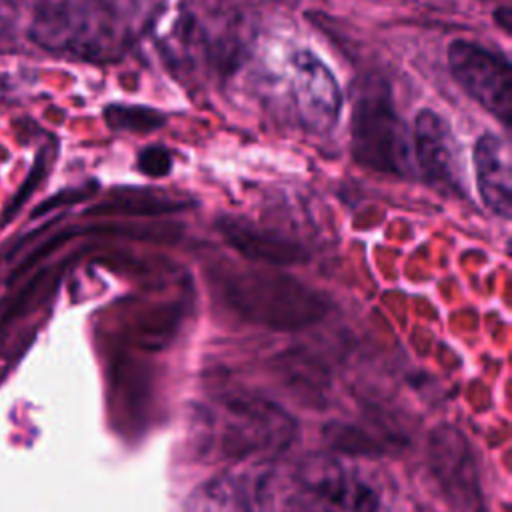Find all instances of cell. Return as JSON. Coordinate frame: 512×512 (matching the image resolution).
<instances>
[{
	"label": "cell",
	"mask_w": 512,
	"mask_h": 512,
	"mask_svg": "<svg viewBox=\"0 0 512 512\" xmlns=\"http://www.w3.org/2000/svg\"><path fill=\"white\" fill-rule=\"evenodd\" d=\"M472 164L484 206L500 218H510L512 172L506 142L500 140L496 134H482L474 144Z\"/></svg>",
	"instance_id": "8fae6325"
},
{
	"label": "cell",
	"mask_w": 512,
	"mask_h": 512,
	"mask_svg": "<svg viewBox=\"0 0 512 512\" xmlns=\"http://www.w3.org/2000/svg\"><path fill=\"white\" fill-rule=\"evenodd\" d=\"M224 296L238 314L274 330L314 324L328 308L318 292L278 272H240L226 282Z\"/></svg>",
	"instance_id": "5b68a950"
},
{
	"label": "cell",
	"mask_w": 512,
	"mask_h": 512,
	"mask_svg": "<svg viewBox=\"0 0 512 512\" xmlns=\"http://www.w3.org/2000/svg\"><path fill=\"white\" fill-rule=\"evenodd\" d=\"M0 92H8V76H0Z\"/></svg>",
	"instance_id": "2e32d148"
},
{
	"label": "cell",
	"mask_w": 512,
	"mask_h": 512,
	"mask_svg": "<svg viewBox=\"0 0 512 512\" xmlns=\"http://www.w3.org/2000/svg\"><path fill=\"white\" fill-rule=\"evenodd\" d=\"M106 124L112 130L120 132H136V134H148L164 126V114H160L154 108L148 106H136V104H110L104 110Z\"/></svg>",
	"instance_id": "7c38bea8"
},
{
	"label": "cell",
	"mask_w": 512,
	"mask_h": 512,
	"mask_svg": "<svg viewBox=\"0 0 512 512\" xmlns=\"http://www.w3.org/2000/svg\"><path fill=\"white\" fill-rule=\"evenodd\" d=\"M92 192H94V186H90V188H82V190H64V192H60V194H56V196L48 198L42 206H38V208L32 212V216L36 218V216H40V214H44V212H48V210H52L54 206H60V204L78 202V200H82V198L90 196Z\"/></svg>",
	"instance_id": "9a60e30c"
},
{
	"label": "cell",
	"mask_w": 512,
	"mask_h": 512,
	"mask_svg": "<svg viewBox=\"0 0 512 512\" xmlns=\"http://www.w3.org/2000/svg\"><path fill=\"white\" fill-rule=\"evenodd\" d=\"M44 174H46V150H42V152L36 156V160H34V164H32V168H30V172H28L26 182L22 184V188L18 190V194L12 198V202L6 206L4 214H2V224H6L8 220H12V218L16 216V212H18V210L22 208V204L32 196V192L36 190V186L40 184V180H42Z\"/></svg>",
	"instance_id": "4fadbf2b"
},
{
	"label": "cell",
	"mask_w": 512,
	"mask_h": 512,
	"mask_svg": "<svg viewBox=\"0 0 512 512\" xmlns=\"http://www.w3.org/2000/svg\"><path fill=\"white\" fill-rule=\"evenodd\" d=\"M234 512H382L376 490L330 456L230 476Z\"/></svg>",
	"instance_id": "6da1fadb"
},
{
	"label": "cell",
	"mask_w": 512,
	"mask_h": 512,
	"mask_svg": "<svg viewBox=\"0 0 512 512\" xmlns=\"http://www.w3.org/2000/svg\"><path fill=\"white\" fill-rule=\"evenodd\" d=\"M218 230L236 252L252 262L292 266L308 260V252L294 238L260 228L244 218L220 216Z\"/></svg>",
	"instance_id": "30bf717a"
},
{
	"label": "cell",
	"mask_w": 512,
	"mask_h": 512,
	"mask_svg": "<svg viewBox=\"0 0 512 512\" xmlns=\"http://www.w3.org/2000/svg\"><path fill=\"white\" fill-rule=\"evenodd\" d=\"M430 470L450 502L464 512H482V490L476 456L468 440L452 426L430 434Z\"/></svg>",
	"instance_id": "52a82bcc"
},
{
	"label": "cell",
	"mask_w": 512,
	"mask_h": 512,
	"mask_svg": "<svg viewBox=\"0 0 512 512\" xmlns=\"http://www.w3.org/2000/svg\"><path fill=\"white\" fill-rule=\"evenodd\" d=\"M410 144L416 164L430 186L452 194L464 192L458 144L440 114L430 108H422L414 118Z\"/></svg>",
	"instance_id": "ba28073f"
},
{
	"label": "cell",
	"mask_w": 512,
	"mask_h": 512,
	"mask_svg": "<svg viewBox=\"0 0 512 512\" xmlns=\"http://www.w3.org/2000/svg\"><path fill=\"white\" fill-rule=\"evenodd\" d=\"M350 152L360 166L376 172L406 176L412 168L406 126L390 84L378 74H368L354 86Z\"/></svg>",
	"instance_id": "3957f363"
},
{
	"label": "cell",
	"mask_w": 512,
	"mask_h": 512,
	"mask_svg": "<svg viewBox=\"0 0 512 512\" xmlns=\"http://www.w3.org/2000/svg\"><path fill=\"white\" fill-rule=\"evenodd\" d=\"M138 170L150 178H160L172 170V154L162 146H148L138 154Z\"/></svg>",
	"instance_id": "5bb4252c"
},
{
	"label": "cell",
	"mask_w": 512,
	"mask_h": 512,
	"mask_svg": "<svg viewBox=\"0 0 512 512\" xmlns=\"http://www.w3.org/2000/svg\"><path fill=\"white\" fill-rule=\"evenodd\" d=\"M292 92L304 126L316 134L332 130L342 110V94L334 74L310 50H300L290 60Z\"/></svg>",
	"instance_id": "9c48e42d"
},
{
	"label": "cell",
	"mask_w": 512,
	"mask_h": 512,
	"mask_svg": "<svg viewBox=\"0 0 512 512\" xmlns=\"http://www.w3.org/2000/svg\"><path fill=\"white\" fill-rule=\"evenodd\" d=\"M448 66L454 80L484 110L502 124H512V68L510 62L474 42L454 40L448 50Z\"/></svg>",
	"instance_id": "8992f818"
},
{
	"label": "cell",
	"mask_w": 512,
	"mask_h": 512,
	"mask_svg": "<svg viewBox=\"0 0 512 512\" xmlns=\"http://www.w3.org/2000/svg\"><path fill=\"white\" fill-rule=\"evenodd\" d=\"M208 434L224 458L242 460L284 450L296 438V424L278 404L240 392L208 410Z\"/></svg>",
	"instance_id": "277c9868"
},
{
	"label": "cell",
	"mask_w": 512,
	"mask_h": 512,
	"mask_svg": "<svg viewBox=\"0 0 512 512\" xmlns=\"http://www.w3.org/2000/svg\"><path fill=\"white\" fill-rule=\"evenodd\" d=\"M154 10V0H62L36 14L30 36L46 50L112 60L144 32Z\"/></svg>",
	"instance_id": "7a4b0ae2"
}]
</instances>
